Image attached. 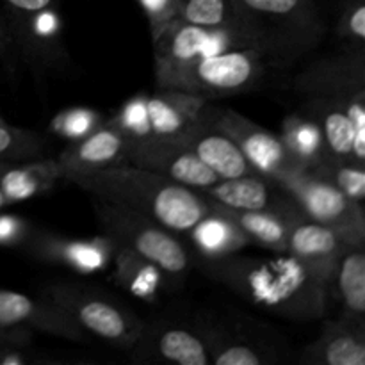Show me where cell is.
<instances>
[{"label":"cell","instance_id":"1","mask_svg":"<svg viewBox=\"0 0 365 365\" xmlns=\"http://www.w3.org/2000/svg\"><path fill=\"white\" fill-rule=\"evenodd\" d=\"M278 255L262 259L237 253L225 259L202 260V269L257 309L284 319H321L327 314L330 289L319 284L291 255Z\"/></svg>","mask_w":365,"mask_h":365},{"label":"cell","instance_id":"2","mask_svg":"<svg viewBox=\"0 0 365 365\" xmlns=\"http://www.w3.org/2000/svg\"><path fill=\"white\" fill-rule=\"evenodd\" d=\"M64 180L77 185L91 198L143 214L175 234H187L212 210V203L202 192L134 164L71 175Z\"/></svg>","mask_w":365,"mask_h":365},{"label":"cell","instance_id":"3","mask_svg":"<svg viewBox=\"0 0 365 365\" xmlns=\"http://www.w3.org/2000/svg\"><path fill=\"white\" fill-rule=\"evenodd\" d=\"M252 46L264 57L294 61L316 50L328 32L316 0H234Z\"/></svg>","mask_w":365,"mask_h":365},{"label":"cell","instance_id":"4","mask_svg":"<svg viewBox=\"0 0 365 365\" xmlns=\"http://www.w3.org/2000/svg\"><path fill=\"white\" fill-rule=\"evenodd\" d=\"M93 209L103 234L155 264L164 277L180 284L191 269V255L177 234L157 221L125 207L93 198Z\"/></svg>","mask_w":365,"mask_h":365},{"label":"cell","instance_id":"5","mask_svg":"<svg viewBox=\"0 0 365 365\" xmlns=\"http://www.w3.org/2000/svg\"><path fill=\"white\" fill-rule=\"evenodd\" d=\"M45 296L81 327L86 335L118 348L130 349L146 328V321L118 303L106 292L82 284L57 282L46 287Z\"/></svg>","mask_w":365,"mask_h":365},{"label":"cell","instance_id":"6","mask_svg":"<svg viewBox=\"0 0 365 365\" xmlns=\"http://www.w3.org/2000/svg\"><path fill=\"white\" fill-rule=\"evenodd\" d=\"M207 103L209 100L202 96L157 88L155 93H139L127 100L110 121L128 141L180 139L202 120Z\"/></svg>","mask_w":365,"mask_h":365},{"label":"cell","instance_id":"7","mask_svg":"<svg viewBox=\"0 0 365 365\" xmlns=\"http://www.w3.org/2000/svg\"><path fill=\"white\" fill-rule=\"evenodd\" d=\"M264 75V56L255 48H232L192 61L160 88L178 89L202 98L252 91Z\"/></svg>","mask_w":365,"mask_h":365},{"label":"cell","instance_id":"8","mask_svg":"<svg viewBox=\"0 0 365 365\" xmlns=\"http://www.w3.org/2000/svg\"><path fill=\"white\" fill-rule=\"evenodd\" d=\"M307 217L334 230L346 245H365L364 205L310 171L277 180Z\"/></svg>","mask_w":365,"mask_h":365},{"label":"cell","instance_id":"9","mask_svg":"<svg viewBox=\"0 0 365 365\" xmlns=\"http://www.w3.org/2000/svg\"><path fill=\"white\" fill-rule=\"evenodd\" d=\"M157 88L192 61L232 48H253L250 39L234 29L203 27L175 18L152 39Z\"/></svg>","mask_w":365,"mask_h":365},{"label":"cell","instance_id":"10","mask_svg":"<svg viewBox=\"0 0 365 365\" xmlns=\"http://www.w3.org/2000/svg\"><path fill=\"white\" fill-rule=\"evenodd\" d=\"M203 118L234 139L257 173L280 180L289 175L305 171L289 152L280 135L266 130L237 110L228 107H212L207 103Z\"/></svg>","mask_w":365,"mask_h":365},{"label":"cell","instance_id":"11","mask_svg":"<svg viewBox=\"0 0 365 365\" xmlns=\"http://www.w3.org/2000/svg\"><path fill=\"white\" fill-rule=\"evenodd\" d=\"M0 330L11 335L20 348L31 346L32 330L73 342L88 341L81 327L46 296L34 299L7 289H0Z\"/></svg>","mask_w":365,"mask_h":365},{"label":"cell","instance_id":"12","mask_svg":"<svg viewBox=\"0 0 365 365\" xmlns=\"http://www.w3.org/2000/svg\"><path fill=\"white\" fill-rule=\"evenodd\" d=\"M292 89L305 98H331L348 106L365 102L364 48H348L309 64L294 77Z\"/></svg>","mask_w":365,"mask_h":365},{"label":"cell","instance_id":"13","mask_svg":"<svg viewBox=\"0 0 365 365\" xmlns=\"http://www.w3.org/2000/svg\"><path fill=\"white\" fill-rule=\"evenodd\" d=\"M303 114L316 121L327 155L365 164V102L344 103L331 98H305Z\"/></svg>","mask_w":365,"mask_h":365},{"label":"cell","instance_id":"14","mask_svg":"<svg viewBox=\"0 0 365 365\" xmlns=\"http://www.w3.org/2000/svg\"><path fill=\"white\" fill-rule=\"evenodd\" d=\"M128 164L145 168L195 191H202L221 180L198 159V155L189 146H185L178 139L130 141Z\"/></svg>","mask_w":365,"mask_h":365},{"label":"cell","instance_id":"15","mask_svg":"<svg viewBox=\"0 0 365 365\" xmlns=\"http://www.w3.org/2000/svg\"><path fill=\"white\" fill-rule=\"evenodd\" d=\"M346 242L324 225L310 220L299 207L289 212L287 250L319 284L330 289L335 266Z\"/></svg>","mask_w":365,"mask_h":365},{"label":"cell","instance_id":"16","mask_svg":"<svg viewBox=\"0 0 365 365\" xmlns=\"http://www.w3.org/2000/svg\"><path fill=\"white\" fill-rule=\"evenodd\" d=\"M134 362H168L178 365H209L210 355L205 337L198 327L187 328L180 324H148L132 346Z\"/></svg>","mask_w":365,"mask_h":365},{"label":"cell","instance_id":"17","mask_svg":"<svg viewBox=\"0 0 365 365\" xmlns=\"http://www.w3.org/2000/svg\"><path fill=\"white\" fill-rule=\"evenodd\" d=\"M25 246L34 259L68 267L81 274H93L109 267L114 252V242L107 235L71 239L50 232H38L29 235Z\"/></svg>","mask_w":365,"mask_h":365},{"label":"cell","instance_id":"18","mask_svg":"<svg viewBox=\"0 0 365 365\" xmlns=\"http://www.w3.org/2000/svg\"><path fill=\"white\" fill-rule=\"evenodd\" d=\"M128 145L130 141L121 128L110 120L103 121L95 130L73 141L57 155L56 160L63 173V180L71 175L93 173L128 164Z\"/></svg>","mask_w":365,"mask_h":365},{"label":"cell","instance_id":"19","mask_svg":"<svg viewBox=\"0 0 365 365\" xmlns=\"http://www.w3.org/2000/svg\"><path fill=\"white\" fill-rule=\"evenodd\" d=\"M205 198L217 205L237 210H277L285 212L296 205L294 200L274 178L262 173H248L242 177L217 180L210 187L202 189Z\"/></svg>","mask_w":365,"mask_h":365},{"label":"cell","instance_id":"20","mask_svg":"<svg viewBox=\"0 0 365 365\" xmlns=\"http://www.w3.org/2000/svg\"><path fill=\"white\" fill-rule=\"evenodd\" d=\"M178 141L192 150L198 155V159L205 164L209 170H212L221 180L225 178L242 177V175L255 173L252 164L245 157L234 139L225 134L221 128L205 120L202 114V120L189 128Z\"/></svg>","mask_w":365,"mask_h":365},{"label":"cell","instance_id":"21","mask_svg":"<svg viewBox=\"0 0 365 365\" xmlns=\"http://www.w3.org/2000/svg\"><path fill=\"white\" fill-rule=\"evenodd\" d=\"M299 362L307 365H365V328L339 317L324 321L316 341L305 346Z\"/></svg>","mask_w":365,"mask_h":365},{"label":"cell","instance_id":"22","mask_svg":"<svg viewBox=\"0 0 365 365\" xmlns=\"http://www.w3.org/2000/svg\"><path fill=\"white\" fill-rule=\"evenodd\" d=\"M212 203V210L187 232L196 253L202 257V260H216L237 255L246 246L252 245V241L216 203Z\"/></svg>","mask_w":365,"mask_h":365},{"label":"cell","instance_id":"23","mask_svg":"<svg viewBox=\"0 0 365 365\" xmlns=\"http://www.w3.org/2000/svg\"><path fill=\"white\" fill-rule=\"evenodd\" d=\"M114 242V241H113ZM113 280L125 292L145 303H157L166 285L163 271L130 248L114 242Z\"/></svg>","mask_w":365,"mask_h":365},{"label":"cell","instance_id":"24","mask_svg":"<svg viewBox=\"0 0 365 365\" xmlns=\"http://www.w3.org/2000/svg\"><path fill=\"white\" fill-rule=\"evenodd\" d=\"M63 173L56 159H31L7 163L0 171V191L11 203L24 202L50 191Z\"/></svg>","mask_w":365,"mask_h":365},{"label":"cell","instance_id":"25","mask_svg":"<svg viewBox=\"0 0 365 365\" xmlns=\"http://www.w3.org/2000/svg\"><path fill=\"white\" fill-rule=\"evenodd\" d=\"M337 292L342 305L341 317L351 323L365 321V252L364 246L346 245L335 266L330 291Z\"/></svg>","mask_w":365,"mask_h":365},{"label":"cell","instance_id":"26","mask_svg":"<svg viewBox=\"0 0 365 365\" xmlns=\"http://www.w3.org/2000/svg\"><path fill=\"white\" fill-rule=\"evenodd\" d=\"M209 346L212 365H264L278 362L269 346L252 341L242 334L227 331L220 324H198Z\"/></svg>","mask_w":365,"mask_h":365},{"label":"cell","instance_id":"27","mask_svg":"<svg viewBox=\"0 0 365 365\" xmlns=\"http://www.w3.org/2000/svg\"><path fill=\"white\" fill-rule=\"evenodd\" d=\"M217 207L241 228L242 234L252 241V245H259L274 253H285V250H287L289 212H292L298 205L285 210V212H277V210H237L228 209V207L223 205Z\"/></svg>","mask_w":365,"mask_h":365},{"label":"cell","instance_id":"28","mask_svg":"<svg viewBox=\"0 0 365 365\" xmlns=\"http://www.w3.org/2000/svg\"><path fill=\"white\" fill-rule=\"evenodd\" d=\"M280 138L305 171H312L327 157L319 127L307 114H289L282 123Z\"/></svg>","mask_w":365,"mask_h":365},{"label":"cell","instance_id":"29","mask_svg":"<svg viewBox=\"0 0 365 365\" xmlns=\"http://www.w3.org/2000/svg\"><path fill=\"white\" fill-rule=\"evenodd\" d=\"M175 6L178 20L203 27L234 29L245 34L234 0H175Z\"/></svg>","mask_w":365,"mask_h":365},{"label":"cell","instance_id":"30","mask_svg":"<svg viewBox=\"0 0 365 365\" xmlns=\"http://www.w3.org/2000/svg\"><path fill=\"white\" fill-rule=\"evenodd\" d=\"M310 173L317 175L319 178L327 180L335 189L364 205L365 200V164L355 163V160L334 159L324 157Z\"/></svg>","mask_w":365,"mask_h":365},{"label":"cell","instance_id":"31","mask_svg":"<svg viewBox=\"0 0 365 365\" xmlns=\"http://www.w3.org/2000/svg\"><path fill=\"white\" fill-rule=\"evenodd\" d=\"M48 146V138L39 132L0 123V160L41 159Z\"/></svg>","mask_w":365,"mask_h":365},{"label":"cell","instance_id":"32","mask_svg":"<svg viewBox=\"0 0 365 365\" xmlns=\"http://www.w3.org/2000/svg\"><path fill=\"white\" fill-rule=\"evenodd\" d=\"M102 116L88 107H71L64 109L63 113L57 114L50 123V130L56 135H61L70 141L84 138L89 132L95 130L98 125H102Z\"/></svg>","mask_w":365,"mask_h":365},{"label":"cell","instance_id":"33","mask_svg":"<svg viewBox=\"0 0 365 365\" xmlns=\"http://www.w3.org/2000/svg\"><path fill=\"white\" fill-rule=\"evenodd\" d=\"M339 39L349 48H364L365 45V0H344V7L335 27Z\"/></svg>","mask_w":365,"mask_h":365},{"label":"cell","instance_id":"34","mask_svg":"<svg viewBox=\"0 0 365 365\" xmlns=\"http://www.w3.org/2000/svg\"><path fill=\"white\" fill-rule=\"evenodd\" d=\"M138 4L148 20L152 39L159 36L163 29H166L177 18L175 0H138Z\"/></svg>","mask_w":365,"mask_h":365},{"label":"cell","instance_id":"35","mask_svg":"<svg viewBox=\"0 0 365 365\" xmlns=\"http://www.w3.org/2000/svg\"><path fill=\"white\" fill-rule=\"evenodd\" d=\"M9 9L11 16L16 21L14 27L11 29V32L16 31L18 27L25 24V21L31 20L36 14H41L45 11H50L56 4V0H4Z\"/></svg>","mask_w":365,"mask_h":365},{"label":"cell","instance_id":"36","mask_svg":"<svg viewBox=\"0 0 365 365\" xmlns=\"http://www.w3.org/2000/svg\"><path fill=\"white\" fill-rule=\"evenodd\" d=\"M29 237L25 221L13 216H0V245H24Z\"/></svg>","mask_w":365,"mask_h":365},{"label":"cell","instance_id":"37","mask_svg":"<svg viewBox=\"0 0 365 365\" xmlns=\"http://www.w3.org/2000/svg\"><path fill=\"white\" fill-rule=\"evenodd\" d=\"M14 56H16V41L13 38V32H11L9 25L0 20V59L13 66Z\"/></svg>","mask_w":365,"mask_h":365},{"label":"cell","instance_id":"38","mask_svg":"<svg viewBox=\"0 0 365 365\" xmlns=\"http://www.w3.org/2000/svg\"><path fill=\"white\" fill-rule=\"evenodd\" d=\"M0 346H16V348H20V346L14 342V339L2 330H0Z\"/></svg>","mask_w":365,"mask_h":365},{"label":"cell","instance_id":"39","mask_svg":"<svg viewBox=\"0 0 365 365\" xmlns=\"http://www.w3.org/2000/svg\"><path fill=\"white\" fill-rule=\"evenodd\" d=\"M7 205H11V202L6 198V195L0 191V209H4V207H7Z\"/></svg>","mask_w":365,"mask_h":365},{"label":"cell","instance_id":"40","mask_svg":"<svg viewBox=\"0 0 365 365\" xmlns=\"http://www.w3.org/2000/svg\"><path fill=\"white\" fill-rule=\"evenodd\" d=\"M7 163H11V160H0V171L7 166Z\"/></svg>","mask_w":365,"mask_h":365}]
</instances>
